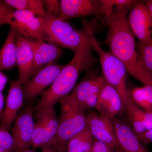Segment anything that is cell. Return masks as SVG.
<instances>
[{
	"label": "cell",
	"instance_id": "obj_11",
	"mask_svg": "<svg viewBox=\"0 0 152 152\" xmlns=\"http://www.w3.org/2000/svg\"><path fill=\"white\" fill-rule=\"evenodd\" d=\"M87 126L96 140L118 150L112 118L93 112L86 117Z\"/></svg>",
	"mask_w": 152,
	"mask_h": 152
},
{
	"label": "cell",
	"instance_id": "obj_20",
	"mask_svg": "<svg viewBox=\"0 0 152 152\" xmlns=\"http://www.w3.org/2000/svg\"><path fill=\"white\" fill-rule=\"evenodd\" d=\"M125 112L133 129L139 136L146 132L144 125L145 111L137 105L131 98L129 99L126 105Z\"/></svg>",
	"mask_w": 152,
	"mask_h": 152
},
{
	"label": "cell",
	"instance_id": "obj_27",
	"mask_svg": "<svg viewBox=\"0 0 152 152\" xmlns=\"http://www.w3.org/2000/svg\"><path fill=\"white\" fill-rule=\"evenodd\" d=\"M92 152H120L118 150L114 149L102 142L94 140Z\"/></svg>",
	"mask_w": 152,
	"mask_h": 152
},
{
	"label": "cell",
	"instance_id": "obj_31",
	"mask_svg": "<svg viewBox=\"0 0 152 152\" xmlns=\"http://www.w3.org/2000/svg\"><path fill=\"white\" fill-rule=\"evenodd\" d=\"M7 81V77L0 71V91H1L4 88Z\"/></svg>",
	"mask_w": 152,
	"mask_h": 152
},
{
	"label": "cell",
	"instance_id": "obj_12",
	"mask_svg": "<svg viewBox=\"0 0 152 152\" xmlns=\"http://www.w3.org/2000/svg\"><path fill=\"white\" fill-rule=\"evenodd\" d=\"M120 152H150L130 124L116 118H112Z\"/></svg>",
	"mask_w": 152,
	"mask_h": 152
},
{
	"label": "cell",
	"instance_id": "obj_23",
	"mask_svg": "<svg viewBox=\"0 0 152 152\" xmlns=\"http://www.w3.org/2000/svg\"><path fill=\"white\" fill-rule=\"evenodd\" d=\"M137 1L133 0H99V14L104 15L107 20L115 8L132 7Z\"/></svg>",
	"mask_w": 152,
	"mask_h": 152
},
{
	"label": "cell",
	"instance_id": "obj_25",
	"mask_svg": "<svg viewBox=\"0 0 152 152\" xmlns=\"http://www.w3.org/2000/svg\"><path fill=\"white\" fill-rule=\"evenodd\" d=\"M0 147L8 151L16 152L12 137L8 130L0 126Z\"/></svg>",
	"mask_w": 152,
	"mask_h": 152
},
{
	"label": "cell",
	"instance_id": "obj_18",
	"mask_svg": "<svg viewBox=\"0 0 152 152\" xmlns=\"http://www.w3.org/2000/svg\"><path fill=\"white\" fill-rule=\"evenodd\" d=\"M16 33L15 30L11 28L7 37L0 50V71L11 69L17 66Z\"/></svg>",
	"mask_w": 152,
	"mask_h": 152
},
{
	"label": "cell",
	"instance_id": "obj_22",
	"mask_svg": "<svg viewBox=\"0 0 152 152\" xmlns=\"http://www.w3.org/2000/svg\"><path fill=\"white\" fill-rule=\"evenodd\" d=\"M4 1L13 9L31 12L37 16L43 17L46 13L42 0H5Z\"/></svg>",
	"mask_w": 152,
	"mask_h": 152
},
{
	"label": "cell",
	"instance_id": "obj_17",
	"mask_svg": "<svg viewBox=\"0 0 152 152\" xmlns=\"http://www.w3.org/2000/svg\"><path fill=\"white\" fill-rule=\"evenodd\" d=\"M61 18L67 20L99 14V0H61Z\"/></svg>",
	"mask_w": 152,
	"mask_h": 152
},
{
	"label": "cell",
	"instance_id": "obj_14",
	"mask_svg": "<svg viewBox=\"0 0 152 152\" xmlns=\"http://www.w3.org/2000/svg\"><path fill=\"white\" fill-rule=\"evenodd\" d=\"M32 48L34 55L32 77L44 68L58 64L64 56V52L60 47L46 43L45 41L28 39Z\"/></svg>",
	"mask_w": 152,
	"mask_h": 152
},
{
	"label": "cell",
	"instance_id": "obj_30",
	"mask_svg": "<svg viewBox=\"0 0 152 152\" xmlns=\"http://www.w3.org/2000/svg\"><path fill=\"white\" fill-rule=\"evenodd\" d=\"M138 137L145 145L152 143V129L147 131L143 134Z\"/></svg>",
	"mask_w": 152,
	"mask_h": 152
},
{
	"label": "cell",
	"instance_id": "obj_13",
	"mask_svg": "<svg viewBox=\"0 0 152 152\" xmlns=\"http://www.w3.org/2000/svg\"><path fill=\"white\" fill-rule=\"evenodd\" d=\"M23 83L19 79L11 81L1 119V126L9 131L24 102Z\"/></svg>",
	"mask_w": 152,
	"mask_h": 152
},
{
	"label": "cell",
	"instance_id": "obj_35",
	"mask_svg": "<svg viewBox=\"0 0 152 152\" xmlns=\"http://www.w3.org/2000/svg\"><path fill=\"white\" fill-rule=\"evenodd\" d=\"M0 152H11L8 151H6V150L0 147Z\"/></svg>",
	"mask_w": 152,
	"mask_h": 152
},
{
	"label": "cell",
	"instance_id": "obj_26",
	"mask_svg": "<svg viewBox=\"0 0 152 152\" xmlns=\"http://www.w3.org/2000/svg\"><path fill=\"white\" fill-rule=\"evenodd\" d=\"M46 12L57 18H61V1L58 0L43 1Z\"/></svg>",
	"mask_w": 152,
	"mask_h": 152
},
{
	"label": "cell",
	"instance_id": "obj_5",
	"mask_svg": "<svg viewBox=\"0 0 152 152\" xmlns=\"http://www.w3.org/2000/svg\"><path fill=\"white\" fill-rule=\"evenodd\" d=\"M45 23V39L50 43L75 53L85 44L91 42L86 32L74 28L65 20L47 13L42 17Z\"/></svg>",
	"mask_w": 152,
	"mask_h": 152
},
{
	"label": "cell",
	"instance_id": "obj_2",
	"mask_svg": "<svg viewBox=\"0 0 152 152\" xmlns=\"http://www.w3.org/2000/svg\"><path fill=\"white\" fill-rule=\"evenodd\" d=\"M92 50L91 42L82 46L74 53L71 61L65 65L52 84L42 95L36 110L54 108L57 103L74 89L80 74L94 66L96 60Z\"/></svg>",
	"mask_w": 152,
	"mask_h": 152
},
{
	"label": "cell",
	"instance_id": "obj_7",
	"mask_svg": "<svg viewBox=\"0 0 152 152\" xmlns=\"http://www.w3.org/2000/svg\"><path fill=\"white\" fill-rule=\"evenodd\" d=\"M34 123L31 102L25 106L20 112L11 129L16 152L30 150L32 146Z\"/></svg>",
	"mask_w": 152,
	"mask_h": 152
},
{
	"label": "cell",
	"instance_id": "obj_32",
	"mask_svg": "<svg viewBox=\"0 0 152 152\" xmlns=\"http://www.w3.org/2000/svg\"><path fill=\"white\" fill-rule=\"evenodd\" d=\"M56 148L53 146L50 145L43 147L42 148L41 152H57Z\"/></svg>",
	"mask_w": 152,
	"mask_h": 152
},
{
	"label": "cell",
	"instance_id": "obj_21",
	"mask_svg": "<svg viewBox=\"0 0 152 152\" xmlns=\"http://www.w3.org/2000/svg\"><path fill=\"white\" fill-rule=\"evenodd\" d=\"M36 116L42 120L48 133L49 140L53 146L58 128V119L54 108L42 109L36 111Z\"/></svg>",
	"mask_w": 152,
	"mask_h": 152
},
{
	"label": "cell",
	"instance_id": "obj_33",
	"mask_svg": "<svg viewBox=\"0 0 152 152\" xmlns=\"http://www.w3.org/2000/svg\"><path fill=\"white\" fill-rule=\"evenodd\" d=\"M143 2L152 13V0H146Z\"/></svg>",
	"mask_w": 152,
	"mask_h": 152
},
{
	"label": "cell",
	"instance_id": "obj_36",
	"mask_svg": "<svg viewBox=\"0 0 152 152\" xmlns=\"http://www.w3.org/2000/svg\"><path fill=\"white\" fill-rule=\"evenodd\" d=\"M3 111L0 110V120L1 119L2 117Z\"/></svg>",
	"mask_w": 152,
	"mask_h": 152
},
{
	"label": "cell",
	"instance_id": "obj_16",
	"mask_svg": "<svg viewBox=\"0 0 152 152\" xmlns=\"http://www.w3.org/2000/svg\"><path fill=\"white\" fill-rule=\"evenodd\" d=\"M16 65L19 78L24 85L32 77L34 55L32 48L27 39L17 32L16 35Z\"/></svg>",
	"mask_w": 152,
	"mask_h": 152
},
{
	"label": "cell",
	"instance_id": "obj_8",
	"mask_svg": "<svg viewBox=\"0 0 152 152\" xmlns=\"http://www.w3.org/2000/svg\"><path fill=\"white\" fill-rule=\"evenodd\" d=\"M65 66L56 64L48 66L39 71L23 85L24 102H32L36 98L42 95Z\"/></svg>",
	"mask_w": 152,
	"mask_h": 152
},
{
	"label": "cell",
	"instance_id": "obj_37",
	"mask_svg": "<svg viewBox=\"0 0 152 152\" xmlns=\"http://www.w3.org/2000/svg\"><path fill=\"white\" fill-rule=\"evenodd\" d=\"M23 152H34V151H31V150H28V151H25Z\"/></svg>",
	"mask_w": 152,
	"mask_h": 152
},
{
	"label": "cell",
	"instance_id": "obj_4",
	"mask_svg": "<svg viewBox=\"0 0 152 152\" xmlns=\"http://www.w3.org/2000/svg\"><path fill=\"white\" fill-rule=\"evenodd\" d=\"M59 102L61 113L55 145L60 152H64L70 139L86 126V117L85 114L86 110L72 93L63 98Z\"/></svg>",
	"mask_w": 152,
	"mask_h": 152
},
{
	"label": "cell",
	"instance_id": "obj_29",
	"mask_svg": "<svg viewBox=\"0 0 152 152\" xmlns=\"http://www.w3.org/2000/svg\"><path fill=\"white\" fill-rule=\"evenodd\" d=\"M144 125L146 131L152 129V111H145Z\"/></svg>",
	"mask_w": 152,
	"mask_h": 152
},
{
	"label": "cell",
	"instance_id": "obj_9",
	"mask_svg": "<svg viewBox=\"0 0 152 152\" xmlns=\"http://www.w3.org/2000/svg\"><path fill=\"white\" fill-rule=\"evenodd\" d=\"M129 26L139 43L149 42L152 37V13L143 2L137 1L129 12Z\"/></svg>",
	"mask_w": 152,
	"mask_h": 152
},
{
	"label": "cell",
	"instance_id": "obj_10",
	"mask_svg": "<svg viewBox=\"0 0 152 152\" xmlns=\"http://www.w3.org/2000/svg\"><path fill=\"white\" fill-rule=\"evenodd\" d=\"M105 83L103 77L90 74L76 85L72 94L86 110L95 108Z\"/></svg>",
	"mask_w": 152,
	"mask_h": 152
},
{
	"label": "cell",
	"instance_id": "obj_38",
	"mask_svg": "<svg viewBox=\"0 0 152 152\" xmlns=\"http://www.w3.org/2000/svg\"><path fill=\"white\" fill-rule=\"evenodd\" d=\"M92 152V151H87V152Z\"/></svg>",
	"mask_w": 152,
	"mask_h": 152
},
{
	"label": "cell",
	"instance_id": "obj_1",
	"mask_svg": "<svg viewBox=\"0 0 152 152\" xmlns=\"http://www.w3.org/2000/svg\"><path fill=\"white\" fill-rule=\"evenodd\" d=\"M132 8H114L107 20L108 30L106 43L132 77L143 86H152V72L145 67L140 59L135 37L128 23V14Z\"/></svg>",
	"mask_w": 152,
	"mask_h": 152
},
{
	"label": "cell",
	"instance_id": "obj_28",
	"mask_svg": "<svg viewBox=\"0 0 152 152\" xmlns=\"http://www.w3.org/2000/svg\"><path fill=\"white\" fill-rule=\"evenodd\" d=\"M13 9L5 2L4 1H0V26L3 25L5 17L12 11Z\"/></svg>",
	"mask_w": 152,
	"mask_h": 152
},
{
	"label": "cell",
	"instance_id": "obj_24",
	"mask_svg": "<svg viewBox=\"0 0 152 152\" xmlns=\"http://www.w3.org/2000/svg\"><path fill=\"white\" fill-rule=\"evenodd\" d=\"M136 45L140 59L145 67L152 72V37L147 43Z\"/></svg>",
	"mask_w": 152,
	"mask_h": 152
},
{
	"label": "cell",
	"instance_id": "obj_15",
	"mask_svg": "<svg viewBox=\"0 0 152 152\" xmlns=\"http://www.w3.org/2000/svg\"><path fill=\"white\" fill-rule=\"evenodd\" d=\"M95 109L99 113L113 118L125 112L126 107L118 92L106 82Z\"/></svg>",
	"mask_w": 152,
	"mask_h": 152
},
{
	"label": "cell",
	"instance_id": "obj_19",
	"mask_svg": "<svg viewBox=\"0 0 152 152\" xmlns=\"http://www.w3.org/2000/svg\"><path fill=\"white\" fill-rule=\"evenodd\" d=\"M94 141L86 126L83 130L70 139L66 146V152H86L91 151Z\"/></svg>",
	"mask_w": 152,
	"mask_h": 152
},
{
	"label": "cell",
	"instance_id": "obj_6",
	"mask_svg": "<svg viewBox=\"0 0 152 152\" xmlns=\"http://www.w3.org/2000/svg\"><path fill=\"white\" fill-rule=\"evenodd\" d=\"M10 25L17 32L26 39L45 41V23L42 17L37 16L31 12L13 10L5 17L3 24Z\"/></svg>",
	"mask_w": 152,
	"mask_h": 152
},
{
	"label": "cell",
	"instance_id": "obj_34",
	"mask_svg": "<svg viewBox=\"0 0 152 152\" xmlns=\"http://www.w3.org/2000/svg\"><path fill=\"white\" fill-rule=\"evenodd\" d=\"M3 105H4V97L2 92L0 91V110H4L3 109Z\"/></svg>",
	"mask_w": 152,
	"mask_h": 152
},
{
	"label": "cell",
	"instance_id": "obj_3",
	"mask_svg": "<svg viewBox=\"0 0 152 152\" xmlns=\"http://www.w3.org/2000/svg\"><path fill=\"white\" fill-rule=\"evenodd\" d=\"M83 24L86 32L91 39L93 50H94L99 56L104 78L106 83L118 92L126 107L127 102L131 98L127 86L128 72L126 67L110 51H107L102 48L86 22H84Z\"/></svg>",
	"mask_w": 152,
	"mask_h": 152
}]
</instances>
